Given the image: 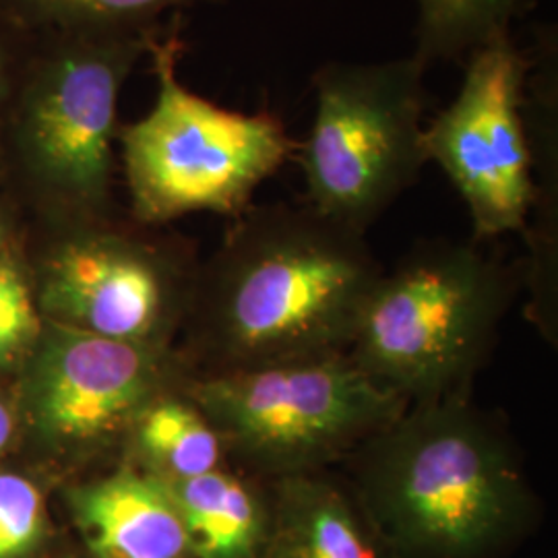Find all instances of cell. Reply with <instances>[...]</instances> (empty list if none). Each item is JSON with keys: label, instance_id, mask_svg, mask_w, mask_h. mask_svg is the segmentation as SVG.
Returning <instances> with one entry per match:
<instances>
[{"label": "cell", "instance_id": "15", "mask_svg": "<svg viewBox=\"0 0 558 558\" xmlns=\"http://www.w3.org/2000/svg\"><path fill=\"white\" fill-rule=\"evenodd\" d=\"M129 437L143 472L156 478H197L230 465L220 433L186 389L166 393L145 408Z\"/></svg>", "mask_w": 558, "mask_h": 558}, {"label": "cell", "instance_id": "10", "mask_svg": "<svg viewBox=\"0 0 558 558\" xmlns=\"http://www.w3.org/2000/svg\"><path fill=\"white\" fill-rule=\"evenodd\" d=\"M44 296L64 327L158 348L174 308V281L156 248L100 230L60 248Z\"/></svg>", "mask_w": 558, "mask_h": 558}, {"label": "cell", "instance_id": "11", "mask_svg": "<svg viewBox=\"0 0 558 558\" xmlns=\"http://www.w3.org/2000/svg\"><path fill=\"white\" fill-rule=\"evenodd\" d=\"M260 558H396L341 472L271 480Z\"/></svg>", "mask_w": 558, "mask_h": 558}, {"label": "cell", "instance_id": "9", "mask_svg": "<svg viewBox=\"0 0 558 558\" xmlns=\"http://www.w3.org/2000/svg\"><path fill=\"white\" fill-rule=\"evenodd\" d=\"M32 383L41 428L59 442L96 447L129 435L177 377L160 348L60 327Z\"/></svg>", "mask_w": 558, "mask_h": 558}, {"label": "cell", "instance_id": "2", "mask_svg": "<svg viewBox=\"0 0 558 558\" xmlns=\"http://www.w3.org/2000/svg\"><path fill=\"white\" fill-rule=\"evenodd\" d=\"M339 468L396 558H502L538 521L518 442L470 396L408 405Z\"/></svg>", "mask_w": 558, "mask_h": 558}, {"label": "cell", "instance_id": "21", "mask_svg": "<svg viewBox=\"0 0 558 558\" xmlns=\"http://www.w3.org/2000/svg\"><path fill=\"white\" fill-rule=\"evenodd\" d=\"M13 435V420L11 412L7 410V405L0 401V451L7 447V442Z\"/></svg>", "mask_w": 558, "mask_h": 558}, {"label": "cell", "instance_id": "16", "mask_svg": "<svg viewBox=\"0 0 558 558\" xmlns=\"http://www.w3.org/2000/svg\"><path fill=\"white\" fill-rule=\"evenodd\" d=\"M536 0H416L414 57L428 69L442 60H468L490 41L511 36Z\"/></svg>", "mask_w": 558, "mask_h": 558}, {"label": "cell", "instance_id": "4", "mask_svg": "<svg viewBox=\"0 0 558 558\" xmlns=\"http://www.w3.org/2000/svg\"><path fill=\"white\" fill-rule=\"evenodd\" d=\"M230 468L271 482L339 468L410 405L348 352L279 360L189 380Z\"/></svg>", "mask_w": 558, "mask_h": 558}, {"label": "cell", "instance_id": "14", "mask_svg": "<svg viewBox=\"0 0 558 558\" xmlns=\"http://www.w3.org/2000/svg\"><path fill=\"white\" fill-rule=\"evenodd\" d=\"M184 521L191 557L260 558L269 534V486L234 468L161 480Z\"/></svg>", "mask_w": 558, "mask_h": 558}, {"label": "cell", "instance_id": "1", "mask_svg": "<svg viewBox=\"0 0 558 558\" xmlns=\"http://www.w3.org/2000/svg\"><path fill=\"white\" fill-rule=\"evenodd\" d=\"M380 274L364 234L311 205H251L201 279V375L348 352Z\"/></svg>", "mask_w": 558, "mask_h": 558}, {"label": "cell", "instance_id": "7", "mask_svg": "<svg viewBox=\"0 0 558 558\" xmlns=\"http://www.w3.org/2000/svg\"><path fill=\"white\" fill-rule=\"evenodd\" d=\"M151 32H60L15 85L7 119L41 179L81 205H100L119 137L122 85Z\"/></svg>", "mask_w": 558, "mask_h": 558}, {"label": "cell", "instance_id": "3", "mask_svg": "<svg viewBox=\"0 0 558 558\" xmlns=\"http://www.w3.org/2000/svg\"><path fill=\"white\" fill-rule=\"evenodd\" d=\"M515 292L476 240H422L383 269L348 354L410 405L472 396Z\"/></svg>", "mask_w": 558, "mask_h": 558}, {"label": "cell", "instance_id": "19", "mask_svg": "<svg viewBox=\"0 0 558 558\" xmlns=\"http://www.w3.org/2000/svg\"><path fill=\"white\" fill-rule=\"evenodd\" d=\"M38 336L29 288L11 259H0V360L13 359Z\"/></svg>", "mask_w": 558, "mask_h": 558}, {"label": "cell", "instance_id": "13", "mask_svg": "<svg viewBox=\"0 0 558 558\" xmlns=\"http://www.w3.org/2000/svg\"><path fill=\"white\" fill-rule=\"evenodd\" d=\"M523 117L532 154L534 203L530 244V279L536 296V317L550 325V296L555 299L558 246V44L557 32L544 27L525 77Z\"/></svg>", "mask_w": 558, "mask_h": 558}, {"label": "cell", "instance_id": "12", "mask_svg": "<svg viewBox=\"0 0 558 558\" xmlns=\"http://www.w3.org/2000/svg\"><path fill=\"white\" fill-rule=\"evenodd\" d=\"M75 518L94 558H189L191 544L168 486L137 470L96 480L73 495Z\"/></svg>", "mask_w": 558, "mask_h": 558}, {"label": "cell", "instance_id": "5", "mask_svg": "<svg viewBox=\"0 0 558 558\" xmlns=\"http://www.w3.org/2000/svg\"><path fill=\"white\" fill-rule=\"evenodd\" d=\"M180 52L177 34L151 40L156 104L119 133L135 216L145 223L195 211L239 218L296 143L274 112L228 110L182 85Z\"/></svg>", "mask_w": 558, "mask_h": 558}, {"label": "cell", "instance_id": "6", "mask_svg": "<svg viewBox=\"0 0 558 558\" xmlns=\"http://www.w3.org/2000/svg\"><path fill=\"white\" fill-rule=\"evenodd\" d=\"M426 66L414 54L327 62L313 75L315 117L300 145L306 205L364 234L420 179Z\"/></svg>", "mask_w": 558, "mask_h": 558}, {"label": "cell", "instance_id": "18", "mask_svg": "<svg viewBox=\"0 0 558 558\" xmlns=\"http://www.w3.org/2000/svg\"><path fill=\"white\" fill-rule=\"evenodd\" d=\"M44 505L29 480L0 474V558H15L40 538Z\"/></svg>", "mask_w": 558, "mask_h": 558}, {"label": "cell", "instance_id": "20", "mask_svg": "<svg viewBox=\"0 0 558 558\" xmlns=\"http://www.w3.org/2000/svg\"><path fill=\"white\" fill-rule=\"evenodd\" d=\"M17 81V69L9 44L0 36V122L7 119Z\"/></svg>", "mask_w": 558, "mask_h": 558}, {"label": "cell", "instance_id": "17", "mask_svg": "<svg viewBox=\"0 0 558 558\" xmlns=\"http://www.w3.org/2000/svg\"><path fill=\"white\" fill-rule=\"evenodd\" d=\"M23 15L60 32H151L156 20L214 0H9Z\"/></svg>", "mask_w": 558, "mask_h": 558}, {"label": "cell", "instance_id": "8", "mask_svg": "<svg viewBox=\"0 0 558 558\" xmlns=\"http://www.w3.org/2000/svg\"><path fill=\"white\" fill-rule=\"evenodd\" d=\"M465 62L456 100L424 126V149L458 189L482 242L525 232L530 223L534 172L523 117L530 54L505 36Z\"/></svg>", "mask_w": 558, "mask_h": 558}]
</instances>
